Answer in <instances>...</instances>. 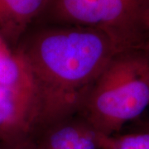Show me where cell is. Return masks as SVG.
<instances>
[{"label":"cell","mask_w":149,"mask_h":149,"mask_svg":"<svg viewBox=\"0 0 149 149\" xmlns=\"http://www.w3.org/2000/svg\"><path fill=\"white\" fill-rule=\"evenodd\" d=\"M60 21L105 32L119 50L149 49V0H51Z\"/></svg>","instance_id":"obj_3"},{"label":"cell","mask_w":149,"mask_h":149,"mask_svg":"<svg viewBox=\"0 0 149 149\" xmlns=\"http://www.w3.org/2000/svg\"><path fill=\"white\" fill-rule=\"evenodd\" d=\"M149 106V49L116 53L86 94L77 115L103 136L117 134Z\"/></svg>","instance_id":"obj_2"},{"label":"cell","mask_w":149,"mask_h":149,"mask_svg":"<svg viewBox=\"0 0 149 149\" xmlns=\"http://www.w3.org/2000/svg\"><path fill=\"white\" fill-rule=\"evenodd\" d=\"M99 136L77 114L34 133L37 149H100Z\"/></svg>","instance_id":"obj_5"},{"label":"cell","mask_w":149,"mask_h":149,"mask_svg":"<svg viewBox=\"0 0 149 149\" xmlns=\"http://www.w3.org/2000/svg\"><path fill=\"white\" fill-rule=\"evenodd\" d=\"M51 0H0V36L15 43Z\"/></svg>","instance_id":"obj_6"},{"label":"cell","mask_w":149,"mask_h":149,"mask_svg":"<svg viewBox=\"0 0 149 149\" xmlns=\"http://www.w3.org/2000/svg\"><path fill=\"white\" fill-rule=\"evenodd\" d=\"M0 86L33 91L31 75L24 60L17 51L11 50L2 36H0Z\"/></svg>","instance_id":"obj_7"},{"label":"cell","mask_w":149,"mask_h":149,"mask_svg":"<svg viewBox=\"0 0 149 149\" xmlns=\"http://www.w3.org/2000/svg\"><path fill=\"white\" fill-rule=\"evenodd\" d=\"M17 51L32 79L37 132L76 115L96 79L121 52L105 32L80 26L42 31Z\"/></svg>","instance_id":"obj_1"},{"label":"cell","mask_w":149,"mask_h":149,"mask_svg":"<svg viewBox=\"0 0 149 149\" xmlns=\"http://www.w3.org/2000/svg\"><path fill=\"white\" fill-rule=\"evenodd\" d=\"M147 27H148V30L149 33V4L148 8V13H147Z\"/></svg>","instance_id":"obj_10"},{"label":"cell","mask_w":149,"mask_h":149,"mask_svg":"<svg viewBox=\"0 0 149 149\" xmlns=\"http://www.w3.org/2000/svg\"><path fill=\"white\" fill-rule=\"evenodd\" d=\"M100 149H101V148H100Z\"/></svg>","instance_id":"obj_11"},{"label":"cell","mask_w":149,"mask_h":149,"mask_svg":"<svg viewBox=\"0 0 149 149\" xmlns=\"http://www.w3.org/2000/svg\"><path fill=\"white\" fill-rule=\"evenodd\" d=\"M100 149H149V130L139 133L99 136Z\"/></svg>","instance_id":"obj_8"},{"label":"cell","mask_w":149,"mask_h":149,"mask_svg":"<svg viewBox=\"0 0 149 149\" xmlns=\"http://www.w3.org/2000/svg\"><path fill=\"white\" fill-rule=\"evenodd\" d=\"M37 130L34 92L0 86V143L25 139Z\"/></svg>","instance_id":"obj_4"},{"label":"cell","mask_w":149,"mask_h":149,"mask_svg":"<svg viewBox=\"0 0 149 149\" xmlns=\"http://www.w3.org/2000/svg\"><path fill=\"white\" fill-rule=\"evenodd\" d=\"M0 149H37L34 134L11 143H0Z\"/></svg>","instance_id":"obj_9"}]
</instances>
